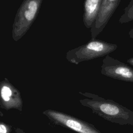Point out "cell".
<instances>
[{"label":"cell","instance_id":"2","mask_svg":"<svg viewBox=\"0 0 133 133\" xmlns=\"http://www.w3.org/2000/svg\"><path fill=\"white\" fill-rule=\"evenodd\" d=\"M117 48L115 44L110 43L96 38L91 39L87 43L68 51L66 59L70 63H79L109 55Z\"/></svg>","mask_w":133,"mask_h":133},{"label":"cell","instance_id":"12","mask_svg":"<svg viewBox=\"0 0 133 133\" xmlns=\"http://www.w3.org/2000/svg\"><path fill=\"white\" fill-rule=\"evenodd\" d=\"M129 36L130 38L133 39V26L132 27V28L130 30V31L129 32Z\"/></svg>","mask_w":133,"mask_h":133},{"label":"cell","instance_id":"6","mask_svg":"<svg viewBox=\"0 0 133 133\" xmlns=\"http://www.w3.org/2000/svg\"><path fill=\"white\" fill-rule=\"evenodd\" d=\"M0 87L1 108L6 110L16 109L21 112L23 102L20 91L6 77L1 82Z\"/></svg>","mask_w":133,"mask_h":133},{"label":"cell","instance_id":"1","mask_svg":"<svg viewBox=\"0 0 133 133\" xmlns=\"http://www.w3.org/2000/svg\"><path fill=\"white\" fill-rule=\"evenodd\" d=\"M79 94L85 97L79 100L81 104L89 108L93 113L113 123L133 126V111L112 100L92 93L79 91Z\"/></svg>","mask_w":133,"mask_h":133},{"label":"cell","instance_id":"11","mask_svg":"<svg viewBox=\"0 0 133 133\" xmlns=\"http://www.w3.org/2000/svg\"><path fill=\"white\" fill-rule=\"evenodd\" d=\"M15 131L16 133H25L22 129L20 128H15Z\"/></svg>","mask_w":133,"mask_h":133},{"label":"cell","instance_id":"7","mask_svg":"<svg viewBox=\"0 0 133 133\" xmlns=\"http://www.w3.org/2000/svg\"><path fill=\"white\" fill-rule=\"evenodd\" d=\"M121 0H102L98 15L90 28L91 37H96L102 32L118 6Z\"/></svg>","mask_w":133,"mask_h":133},{"label":"cell","instance_id":"5","mask_svg":"<svg viewBox=\"0 0 133 133\" xmlns=\"http://www.w3.org/2000/svg\"><path fill=\"white\" fill-rule=\"evenodd\" d=\"M101 73L114 79L133 82V69L109 55L105 56L102 60Z\"/></svg>","mask_w":133,"mask_h":133},{"label":"cell","instance_id":"13","mask_svg":"<svg viewBox=\"0 0 133 133\" xmlns=\"http://www.w3.org/2000/svg\"><path fill=\"white\" fill-rule=\"evenodd\" d=\"M127 62L128 63H129V64H130L131 65L133 66V57H131L130 58L128 59L127 60Z\"/></svg>","mask_w":133,"mask_h":133},{"label":"cell","instance_id":"9","mask_svg":"<svg viewBox=\"0 0 133 133\" xmlns=\"http://www.w3.org/2000/svg\"><path fill=\"white\" fill-rule=\"evenodd\" d=\"M124 10V13L119 19V22L123 24L133 21V0L130 1Z\"/></svg>","mask_w":133,"mask_h":133},{"label":"cell","instance_id":"10","mask_svg":"<svg viewBox=\"0 0 133 133\" xmlns=\"http://www.w3.org/2000/svg\"><path fill=\"white\" fill-rule=\"evenodd\" d=\"M12 126L1 121L0 122V133H10Z\"/></svg>","mask_w":133,"mask_h":133},{"label":"cell","instance_id":"4","mask_svg":"<svg viewBox=\"0 0 133 133\" xmlns=\"http://www.w3.org/2000/svg\"><path fill=\"white\" fill-rule=\"evenodd\" d=\"M42 113L53 123L78 133H101L94 125L64 112L47 109Z\"/></svg>","mask_w":133,"mask_h":133},{"label":"cell","instance_id":"3","mask_svg":"<svg viewBox=\"0 0 133 133\" xmlns=\"http://www.w3.org/2000/svg\"><path fill=\"white\" fill-rule=\"evenodd\" d=\"M43 0H23L17 10L12 26V38L20 39L29 31L39 13Z\"/></svg>","mask_w":133,"mask_h":133},{"label":"cell","instance_id":"8","mask_svg":"<svg viewBox=\"0 0 133 133\" xmlns=\"http://www.w3.org/2000/svg\"><path fill=\"white\" fill-rule=\"evenodd\" d=\"M102 0H85L83 21L87 29L91 28L99 12Z\"/></svg>","mask_w":133,"mask_h":133}]
</instances>
